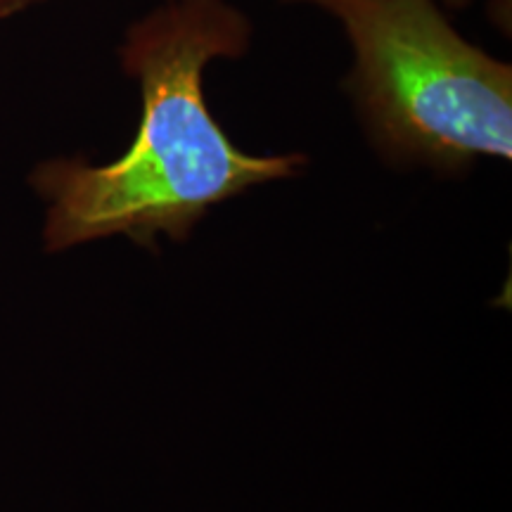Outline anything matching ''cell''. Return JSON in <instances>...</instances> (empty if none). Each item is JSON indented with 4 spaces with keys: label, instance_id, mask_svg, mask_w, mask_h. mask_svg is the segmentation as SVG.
Returning a JSON list of instances; mask_svg holds the SVG:
<instances>
[{
    "label": "cell",
    "instance_id": "6da1fadb",
    "mask_svg": "<svg viewBox=\"0 0 512 512\" xmlns=\"http://www.w3.org/2000/svg\"><path fill=\"white\" fill-rule=\"evenodd\" d=\"M249 43L252 22L228 0H164L128 27L119 60L143 95L136 138L105 166L55 159L34 171L50 202L48 252L112 235L147 249L159 233L185 240L211 207L302 169L304 155L242 152L209 112L204 69Z\"/></svg>",
    "mask_w": 512,
    "mask_h": 512
},
{
    "label": "cell",
    "instance_id": "7a4b0ae2",
    "mask_svg": "<svg viewBox=\"0 0 512 512\" xmlns=\"http://www.w3.org/2000/svg\"><path fill=\"white\" fill-rule=\"evenodd\" d=\"M297 3L342 24L349 91L389 159L456 174L477 157H512V67L460 36L437 0Z\"/></svg>",
    "mask_w": 512,
    "mask_h": 512
},
{
    "label": "cell",
    "instance_id": "3957f363",
    "mask_svg": "<svg viewBox=\"0 0 512 512\" xmlns=\"http://www.w3.org/2000/svg\"><path fill=\"white\" fill-rule=\"evenodd\" d=\"M38 3V0H0V19H8L17 12L27 10L29 5Z\"/></svg>",
    "mask_w": 512,
    "mask_h": 512
},
{
    "label": "cell",
    "instance_id": "277c9868",
    "mask_svg": "<svg viewBox=\"0 0 512 512\" xmlns=\"http://www.w3.org/2000/svg\"><path fill=\"white\" fill-rule=\"evenodd\" d=\"M444 3L451 5V8H463V5L472 3V0H444Z\"/></svg>",
    "mask_w": 512,
    "mask_h": 512
}]
</instances>
